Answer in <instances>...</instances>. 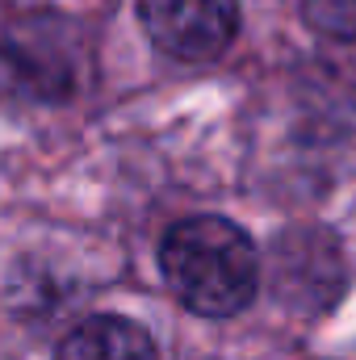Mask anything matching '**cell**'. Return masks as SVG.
<instances>
[{"label": "cell", "mask_w": 356, "mask_h": 360, "mask_svg": "<svg viewBox=\"0 0 356 360\" xmlns=\"http://www.w3.org/2000/svg\"><path fill=\"white\" fill-rule=\"evenodd\" d=\"M139 21L164 55L210 63L239 34V0H139Z\"/></svg>", "instance_id": "cell-3"}, {"label": "cell", "mask_w": 356, "mask_h": 360, "mask_svg": "<svg viewBox=\"0 0 356 360\" xmlns=\"http://www.w3.org/2000/svg\"><path fill=\"white\" fill-rule=\"evenodd\" d=\"M55 360H160V348L147 335V327H139L134 319L92 314L63 335Z\"/></svg>", "instance_id": "cell-5"}, {"label": "cell", "mask_w": 356, "mask_h": 360, "mask_svg": "<svg viewBox=\"0 0 356 360\" xmlns=\"http://www.w3.org/2000/svg\"><path fill=\"white\" fill-rule=\"evenodd\" d=\"M0 63H8L13 84L38 101H63L76 89V68L68 55V25L55 17L17 21L0 38Z\"/></svg>", "instance_id": "cell-4"}, {"label": "cell", "mask_w": 356, "mask_h": 360, "mask_svg": "<svg viewBox=\"0 0 356 360\" xmlns=\"http://www.w3.org/2000/svg\"><path fill=\"white\" fill-rule=\"evenodd\" d=\"M160 272L180 306L205 319L243 314L260 293V252L252 235L218 214L172 222L160 239Z\"/></svg>", "instance_id": "cell-1"}, {"label": "cell", "mask_w": 356, "mask_h": 360, "mask_svg": "<svg viewBox=\"0 0 356 360\" xmlns=\"http://www.w3.org/2000/svg\"><path fill=\"white\" fill-rule=\"evenodd\" d=\"M272 289L293 310H327L344 293V256L336 235L323 226H289L272 248Z\"/></svg>", "instance_id": "cell-2"}, {"label": "cell", "mask_w": 356, "mask_h": 360, "mask_svg": "<svg viewBox=\"0 0 356 360\" xmlns=\"http://www.w3.org/2000/svg\"><path fill=\"white\" fill-rule=\"evenodd\" d=\"M302 17L323 38L356 42V0H302Z\"/></svg>", "instance_id": "cell-6"}]
</instances>
